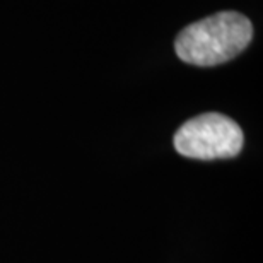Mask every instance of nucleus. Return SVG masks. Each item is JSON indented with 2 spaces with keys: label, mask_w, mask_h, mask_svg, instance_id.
Instances as JSON below:
<instances>
[{
  "label": "nucleus",
  "mask_w": 263,
  "mask_h": 263,
  "mask_svg": "<svg viewBox=\"0 0 263 263\" xmlns=\"http://www.w3.org/2000/svg\"><path fill=\"white\" fill-rule=\"evenodd\" d=\"M251 38V21L239 12L226 10L186 26L178 34L175 50L185 64L214 67L238 57Z\"/></svg>",
  "instance_id": "obj_1"
},
{
  "label": "nucleus",
  "mask_w": 263,
  "mask_h": 263,
  "mask_svg": "<svg viewBox=\"0 0 263 263\" xmlns=\"http://www.w3.org/2000/svg\"><path fill=\"white\" fill-rule=\"evenodd\" d=\"M178 154L190 159H229L245 144L243 130L234 120L220 113H203L188 120L173 139Z\"/></svg>",
  "instance_id": "obj_2"
}]
</instances>
